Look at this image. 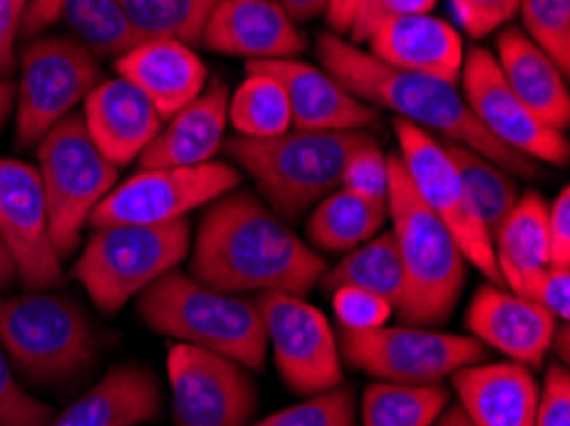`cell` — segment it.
<instances>
[{"mask_svg": "<svg viewBox=\"0 0 570 426\" xmlns=\"http://www.w3.org/2000/svg\"><path fill=\"white\" fill-rule=\"evenodd\" d=\"M189 276L223 294L305 297L325 276L315 254L264 199L233 189L207 205L189 248Z\"/></svg>", "mask_w": 570, "mask_h": 426, "instance_id": "cell-1", "label": "cell"}, {"mask_svg": "<svg viewBox=\"0 0 570 426\" xmlns=\"http://www.w3.org/2000/svg\"><path fill=\"white\" fill-rule=\"evenodd\" d=\"M317 57L325 72L333 75L366 106L386 108L396 118L428 133H440L448 141L469 146L483 159L494 161L497 167L517 177H538V164L522 153L509 151L481 128L455 85L435 80L430 75L389 67L371 57L366 49L331 31L317 37Z\"/></svg>", "mask_w": 570, "mask_h": 426, "instance_id": "cell-2", "label": "cell"}, {"mask_svg": "<svg viewBox=\"0 0 570 426\" xmlns=\"http://www.w3.org/2000/svg\"><path fill=\"white\" fill-rule=\"evenodd\" d=\"M371 141L376 138L368 130L292 128L274 138L233 136L223 151L256 181L264 202L287 222L341 189L345 164Z\"/></svg>", "mask_w": 570, "mask_h": 426, "instance_id": "cell-3", "label": "cell"}, {"mask_svg": "<svg viewBox=\"0 0 570 426\" xmlns=\"http://www.w3.org/2000/svg\"><path fill=\"white\" fill-rule=\"evenodd\" d=\"M386 205L404 268V299L396 315L410 327L443 325L463 291L465 258L453 235L420 199L400 153L386 156Z\"/></svg>", "mask_w": 570, "mask_h": 426, "instance_id": "cell-4", "label": "cell"}, {"mask_svg": "<svg viewBox=\"0 0 570 426\" xmlns=\"http://www.w3.org/2000/svg\"><path fill=\"white\" fill-rule=\"evenodd\" d=\"M138 317L171 340L226 355L248 370L266 365V329L256 301L215 291L185 271H169L138 294Z\"/></svg>", "mask_w": 570, "mask_h": 426, "instance_id": "cell-5", "label": "cell"}, {"mask_svg": "<svg viewBox=\"0 0 570 426\" xmlns=\"http://www.w3.org/2000/svg\"><path fill=\"white\" fill-rule=\"evenodd\" d=\"M0 347L31 384H65L92 360L95 329L80 301L29 289L0 297Z\"/></svg>", "mask_w": 570, "mask_h": 426, "instance_id": "cell-6", "label": "cell"}, {"mask_svg": "<svg viewBox=\"0 0 570 426\" xmlns=\"http://www.w3.org/2000/svg\"><path fill=\"white\" fill-rule=\"evenodd\" d=\"M189 248L193 230L187 217L161 225L92 228L75 264V278L102 315H118L164 274L175 271Z\"/></svg>", "mask_w": 570, "mask_h": 426, "instance_id": "cell-7", "label": "cell"}, {"mask_svg": "<svg viewBox=\"0 0 570 426\" xmlns=\"http://www.w3.org/2000/svg\"><path fill=\"white\" fill-rule=\"evenodd\" d=\"M37 171L59 258L72 256L92 212L118 185V167L95 149L80 116H67L37 143Z\"/></svg>", "mask_w": 570, "mask_h": 426, "instance_id": "cell-8", "label": "cell"}, {"mask_svg": "<svg viewBox=\"0 0 570 426\" xmlns=\"http://www.w3.org/2000/svg\"><path fill=\"white\" fill-rule=\"evenodd\" d=\"M102 82L100 62L72 37H33L21 55L16 146H37Z\"/></svg>", "mask_w": 570, "mask_h": 426, "instance_id": "cell-9", "label": "cell"}, {"mask_svg": "<svg viewBox=\"0 0 570 426\" xmlns=\"http://www.w3.org/2000/svg\"><path fill=\"white\" fill-rule=\"evenodd\" d=\"M345 363L386 384L435 386L465 365L483 363L489 347L476 337L435 333L428 327H379L366 333L341 329Z\"/></svg>", "mask_w": 570, "mask_h": 426, "instance_id": "cell-10", "label": "cell"}, {"mask_svg": "<svg viewBox=\"0 0 570 426\" xmlns=\"http://www.w3.org/2000/svg\"><path fill=\"white\" fill-rule=\"evenodd\" d=\"M394 133L396 143H400L396 153H400L414 189H417L422 202L428 205V210H433L438 220L453 235L465 264L476 266L491 284L504 286L489 232L479 220L476 210H473L461 174H458L453 159L448 156L445 146L435 141L428 130L412 126L402 118H394Z\"/></svg>", "mask_w": 570, "mask_h": 426, "instance_id": "cell-11", "label": "cell"}, {"mask_svg": "<svg viewBox=\"0 0 570 426\" xmlns=\"http://www.w3.org/2000/svg\"><path fill=\"white\" fill-rule=\"evenodd\" d=\"M240 187V174L230 164L207 161L200 167L141 169L110 189L92 212V228L110 225H161L185 220L193 210Z\"/></svg>", "mask_w": 570, "mask_h": 426, "instance_id": "cell-12", "label": "cell"}, {"mask_svg": "<svg viewBox=\"0 0 570 426\" xmlns=\"http://www.w3.org/2000/svg\"><path fill=\"white\" fill-rule=\"evenodd\" d=\"M461 80L465 106L489 136H494L509 151L522 153L534 164L566 167L570 159L568 136L542 123L517 98L497 65L494 51L487 47H473L465 51Z\"/></svg>", "mask_w": 570, "mask_h": 426, "instance_id": "cell-13", "label": "cell"}, {"mask_svg": "<svg viewBox=\"0 0 570 426\" xmlns=\"http://www.w3.org/2000/svg\"><path fill=\"white\" fill-rule=\"evenodd\" d=\"M256 307L284 384L302 396H317L343 384L338 337L323 311L279 291L262 294Z\"/></svg>", "mask_w": 570, "mask_h": 426, "instance_id": "cell-14", "label": "cell"}, {"mask_svg": "<svg viewBox=\"0 0 570 426\" xmlns=\"http://www.w3.org/2000/svg\"><path fill=\"white\" fill-rule=\"evenodd\" d=\"M167 373L177 426H248L256 414L254 378L226 355L177 343Z\"/></svg>", "mask_w": 570, "mask_h": 426, "instance_id": "cell-15", "label": "cell"}, {"mask_svg": "<svg viewBox=\"0 0 570 426\" xmlns=\"http://www.w3.org/2000/svg\"><path fill=\"white\" fill-rule=\"evenodd\" d=\"M0 238L26 289L62 284V258L51 240L45 187L37 167L19 159L0 161Z\"/></svg>", "mask_w": 570, "mask_h": 426, "instance_id": "cell-16", "label": "cell"}, {"mask_svg": "<svg viewBox=\"0 0 570 426\" xmlns=\"http://www.w3.org/2000/svg\"><path fill=\"white\" fill-rule=\"evenodd\" d=\"M203 47L246 62H274L299 57L307 39L276 0H218L205 23Z\"/></svg>", "mask_w": 570, "mask_h": 426, "instance_id": "cell-17", "label": "cell"}, {"mask_svg": "<svg viewBox=\"0 0 570 426\" xmlns=\"http://www.w3.org/2000/svg\"><path fill=\"white\" fill-rule=\"evenodd\" d=\"M556 325V317L532 299L497 284L481 286L465 311L471 337L527 368H540L546 360Z\"/></svg>", "mask_w": 570, "mask_h": 426, "instance_id": "cell-18", "label": "cell"}, {"mask_svg": "<svg viewBox=\"0 0 570 426\" xmlns=\"http://www.w3.org/2000/svg\"><path fill=\"white\" fill-rule=\"evenodd\" d=\"M80 118L95 149L118 169L138 161L164 126L159 110L124 77L102 80L82 100Z\"/></svg>", "mask_w": 570, "mask_h": 426, "instance_id": "cell-19", "label": "cell"}, {"mask_svg": "<svg viewBox=\"0 0 570 426\" xmlns=\"http://www.w3.org/2000/svg\"><path fill=\"white\" fill-rule=\"evenodd\" d=\"M246 69L272 75L287 92L292 108V128L299 130H366L376 123L374 106H366L356 95L327 75L325 69L274 59V62H246Z\"/></svg>", "mask_w": 570, "mask_h": 426, "instance_id": "cell-20", "label": "cell"}, {"mask_svg": "<svg viewBox=\"0 0 570 426\" xmlns=\"http://www.w3.org/2000/svg\"><path fill=\"white\" fill-rule=\"evenodd\" d=\"M368 55L379 62L407 72L430 75L455 85L465 59L463 37L455 26L435 13L389 21L368 37Z\"/></svg>", "mask_w": 570, "mask_h": 426, "instance_id": "cell-21", "label": "cell"}, {"mask_svg": "<svg viewBox=\"0 0 570 426\" xmlns=\"http://www.w3.org/2000/svg\"><path fill=\"white\" fill-rule=\"evenodd\" d=\"M116 72L141 90L164 120L189 106L207 87V67L200 55L175 39L136 43L116 59Z\"/></svg>", "mask_w": 570, "mask_h": 426, "instance_id": "cell-22", "label": "cell"}, {"mask_svg": "<svg viewBox=\"0 0 570 426\" xmlns=\"http://www.w3.org/2000/svg\"><path fill=\"white\" fill-rule=\"evenodd\" d=\"M228 87L210 82L197 98L167 118L159 136L138 156L141 169L200 167L215 159L226 143Z\"/></svg>", "mask_w": 570, "mask_h": 426, "instance_id": "cell-23", "label": "cell"}, {"mask_svg": "<svg viewBox=\"0 0 570 426\" xmlns=\"http://www.w3.org/2000/svg\"><path fill=\"white\" fill-rule=\"evenodd\" d=\"M458 406L476 426H534L540 384L522 363H476L453 373Z\"/></svg>", "mask_w": 570, "mask_h": 426, "instance_id": "cell-24", "label": "cell"}, {"mask_svg": "<svg viewBox=\"0 0 570 426\" xmlns=\"http://www.w3.org/2000/svg\"><path fill=\"white\" fill-rule=\"evenodd\" d=\"M161 388L149 368L116 365L49 426H138L159 419Z\"/></svg>", "mask_w": 570, "mask_h": 426, "instance_id": "cell-25", "label": "cell"}, {"mask_svg": "<svg viewBox=\"0 0 570 426\" xmlns=\"http://www.w3.org/2000/svg\"><path fill=\"white\" fill-rule=\"evenodd\" d=\"M497 65L507 85L542 123L566 133L570 126L568 77L542 51L524 37L522 29L507 26L497 37Z\"/></svg>", "mask_w": 570, "mask_h": 426, "instance_id": "cell-26", "label": "cell"}, {"mask_svg": "<svg viewBox=\"0 0 570 426\" xmlns=\"http://www.w3.org/2000/svg\"><path fill=\"white\" fill-rule=\"evenodd\" d=\"M497 266L509 291L522 294L524 284L550 266L548 202L540 192L520 195L512 212L491 235Z\"/></svg>", "mask_w": 570, "mask_h": 426, "instance_id": "cell-27", "label": "cell"}, {"mask_svg": "<svg viewBox=\"0 0 570 426\" xmlns=\"http://www.w3.org/2000/svg\"><path fill=\"white\" fill-rule=\"evenodd\" d=\"M386 220V199L361 197L341 187L309 210L305 230L309 242L325 254H348L382 232Z\"/></svg>", "mask_w": 570, "mask_h": 426, "instance_id": "cell-28", "label": "cell"}, {"mask_svg": "<svg viewBox=\"0 0 570 426\" xmlns=\"http://www.w3.org/2000/svg\"><path fill=\"white\" fill-rule=\"evenodd\" d=\"M320 286L325 294L341 286H353V289H364L386 299L394 311L400 309L404 299V268L392 230L379 232L358 248L348 250L338 266L320 278Z\"/></svg>", "mask_w": 570, "mask_h": 426, "instance_id": "cell-29", "label": "cell"}, {"mask_svg": "<svg viewBox=\"0 0 570 426\" xmlns=\"http://www.w3.org/2000/svg\"><path fill=\"white\" fill-rule=\"evenodd\" d=\"M57 21L67 26V37L82 43L98 59H118L141 43L118 0H62Z\"/></svg>", "mask_w": 570, "mask_h": 426, "instance_id": "cell-30", "label": "cell"}, {"mask_svg": "<svg viewBox=\"0 0 570 426\" xmlns=\"http://www.w3.org/2000/svg\"><path fill=\"white\" fill-rule=\"evenodd\" d=\"M246 80L228 98V123L236 136L274 138L292 130V108L284 87L272 75L246 69Z\"/></svg>", "mask_w": 570, "mask_h": 426, "instance_id": "cell-31", "label": "cell"}, {"mask_svg": "<svg viewBox=\"0 0 570 426\" xmlns=\"http://www.w3.org/2000/svg\"><path fill=\"white\" fill-rule=\"evenodd\" d=\"M448 156H451L458 174H461V181L469 192L473 210H476L479 220L487 228L489 238L494 235L499 225L504 222V217L512 212V207L520 199V189H517V181L509 177V171L497 167L494 161L483 159L469 146L448 141L443 143Z\"/></svg>", "mask_w": 570, "mask_h": 426, "instance_id": "cell-32", "label": "cell"}, {"mask_svg": "<svg viewBox=\"0 0 570 426\" xmlns=\"http://www.w3.org/2000/svg\"><path fill=\"white\" fill-rule=\"evenodd\" d=\"M448 404V390L435 386H407L374 380L364 390V426H430Z\"/></svg>", "mask_w": 570, "mask_h": 426, "instance_id": "cell-33", "label": "cell"}, {"mask_svg": "<svg viewBox=\"0 0 570 426\" xmlns=\"http://www.w3.org/2000/svg\"><path fill=\"white\" fill-rule=\"evenodd\" d=\"M141 41L175 39L200 47L205 23L218 0H118Z\"/></svg>", "mask_w": 570, "mask_h": 426, "instance_id": "cell-34", "label": "cell"}, {"mask_svg": "<svg viewBox=\"0 0 570 426\" xmlns=\"http://www.w3.org/2000/svg\"><path fill=\"white\" fill-rule=\"evenodd\" d=\"M522 31L560 72H570V0H520Z\"/></svg>", "mask_w": 570, "mask_h": 426, "instance_id": "cell-35", "label": "cell"}, {"mask_svg": "<svg viewBox=\"0 0 570 426\" xmlns=\"http://www.w3.org/2000/svg\"><path fill=\"white\" fill-rule=\"evenodd\" d=\"M264 422L266 426H356V396L348 386H335Z\"/></svg>", "mask_w": 570, "mask_h": 426, "instance_id": "cell-36", "label": "cell"}, {"mask_svg": "<svg viewBox=\"0 0 570 426\" xmlns=\"http://www.w3.org/2000/svg\"><path fill=\"white\" fill-rule=\"evenodd\" d=\"M55 412L26 394L0 347V426H49Z\"/></svg>", "mask_w": 570, "mask_h": 426, "instance_id": "cell-37", "label": "cell"}, {"mask_svg": "<svg viewBox=\"0 0 570 426\" xmlns=\"http://www.w3.org/2000/svg\"><path fill=\"white\" fill-rule=\"evenodd\" d=\"M333 311L341 321V329H353V333H366V329L386 327L392 319L394 307L376 294L353 289V286H341L331 291Z\"/></svg>", "mask_w": 570, "mask_h": 426, "instance_id": "cell-38", "label": "cell"}, {"mask_svg": "<svg viewBox=\"0 0 570 426\" xmlns=\"http://www.w3.org/2000/svg\"><path fill=\"white\" fill-rule=\"evenodd\" d=\"M341 187L348 192L371 199H386L389 192V164L379 141H371L351 156L345 164Z\"/></svg>", "mask_w": 570, "mask_h": 426, "instance_id": "cell-39", "label": "cell"}, {"mask_svg": "<svg viewBox=\"0 0 570 426\" xmlns=\"http://www.w3.org/2000/svg\"><path fill=\"white\" fill-rule=\"evenodd\" d=\"M461 31L473 39L502 31L520 13V0H448Z\"/></svg>", "mask_w": 570, "mask_h": 426, "instance_id": "cell-40", "label": "cell"}, {"mask_svg": "<svg viewBox=\"0 0 570 426\" xmlns=\"http://www.w3.org/2000/svg\"><path fill=\"white\" fill-rule=\"evenodd\" d=\"M435 6L438 0H366L356 16V23L348 31V41L361 47V43L368 41V37L379 26L396 19H407V16L433 13Z\"/></svg>", "mask_w": 570, "mask_h": 426, "instance_id": "cell-41", "label": "cell"}, {"mask_svg": "<svg viewBox=\"0 0 570 426\" xmlns=\"http://www.w3.org/2000/svg\"><path fill=\"white\" fill-rule=\"evenodd\" d=\"M522 297L532 299L560 321L570 319V268L546 266L542 271L530 276L524 284Z\"/></svg>", "mask_w": 570, "mask_h": 426, "instance_id": "cell-42", "label": "cell"}, {"mask_svg": "<svg viewBox=\"0 0 570 426\" xmlns=\"http://www.w3.org/2000/svg\"><path fill=\"white\" fill-rule=\"evenodd\" d=\"M534 426H570V376L568 365L552 360L540 388Z\"/></svg>", "mask_w": 570, "mask_h": 426, "instance_id": "cell-43", "label": "cell"}, {"mask_svg": "<svg viewBox=\"0 0 570 426\" xmlns=\"http://www.w3.org/2000/svg\"><path fill=\"white\" fill-rule=\"evenodd\" d=\"M548 250L550 266L570 268V189L563 187L548 202Z\"/></svg>", "mask_w": 570, "mask_h": 426, "instance_id": "cell-44", "label": "cell"}, {"mask_svg": "<svg viewBox=\"0 0 570 426\" xmlns=\"http://www.w3.org/2000/svg\"><path fill=\"white\" fill-rule=\"evenodd\" d=\"M31 0H0V77L11 80L16 72V43L21 37L23 16L29 11Z\"/></svg>", "mask_w": 570, "mask_h": 426, "instance_id": "cell-45", "label": "cell"}, {"mask_svg": "<svg viewBox=\"0 0 570 426\" xmlns=\"http://www.w3.org/2000/svg\"><path fill=\"white\" fill-rule=\"evenodd\" d=\"M59 3H62V0H31L29 11H26V16H23V26H21L23 37L26 39L41 37V31H47L51 23H57Z\"/></svg>", "mask_w": 570, "mask_h": 426, "instance_id": "cell-46", "label": "cell"}, {"mask_svg": "<svg viewBox=\"0 0 570 426\" xmlns=\"http://www.w3.org/2000/svg\"><path fill=\"white\" fill-rule=\"evenodd\" d=\"M364 3L366 0H327L325 19L327 26H331V33H338V37L348 33L353 29V23H356V16Z\"/></svg>", "mask_w": 570, "mask_h": 426, "instance_id": "cell-47", "label": "cell"}, {"mask_svg": "<svg viewBox=\"0 0 570 426\" xmlns=\"http://www.w3.org/2000/svg\"><path fill=\"white\" fill-rule=\"evenodd\" d=\"M292 19L299 21H313L317 16H325L327 0H276Z\"/></svg>", "mask_w": 570, "mask_h": 426, "instance_id": "cell-48", "label": "cell"}, {"mask_svg": "<svg viewBox=\"0 0 570 426\" xmlns=\"http://www.w3.org/2000/svg\"><path fill=\"white\" fill-rule=\"evenodd\" d=\"M550 350L556 353L558 363L568 365V355H570V329H568V321L563 325H556V333H552V340H550Z\"/></svg>", "mask_w": 570, "mask_h": 426, "instance_id": "cell-49", "label": "cell"}, {"mask_svg": "<svg viewBox=\"0 0 570 426\" xmlns=\"http://www.w3.org/2000/svg\"><path fill=\"white\" fill-rule=\"evenodd\" d=\"M13 108H16V87L11 80H3V77H0V128H3L6 120L11 118Z\"/></svg>", "mask_w": 570, "mask_h": 426, "instance_id": "cell-50", "label": "cell"}, {"mask_svg": "<svg viewBox=\"0 0 570 426\" xmlns=\"http://www.w3.org/2000/svg\"><path fill=\"white\" fill-rule=\"evenodd\" d=\"M16 278H19V271H16L13 258L8 254L3 238H0V289H8Z\"/></svg>", "mask_w": 570, "mask_h": 426, "instance_id": "cell-51", "label": "cell"}, {"mask_svg": "<svg viewBox=\"0 0 570 426\" xmlns=\"http://www.w3.org/2000/svg\"><path fill=\"white\" fill-rule=\"evenodd\" d=\"M430 426H476L473 424L471 419H469V414L463 412L461 406H451V408H443V412H440V416L438 419L430 424Z\"/></svg>", "mask_w": 570, "mask_h": 426, "instance_id": "cell-52", "label": "cell"}, {"mask_svg": "<svg viewBox=\"0 0 570 426\" xmlns=\"http://www.w3.org/2000/svg\"><path fill=\"white\" fill-rule=\"evenodd\" d=\"M254 426H266V422H258V424H254Z\"/></svg>", "mask_w": 570, "mask_h": 426, "instance_id": "cell-53", "label": "cell"}]
</instances>
